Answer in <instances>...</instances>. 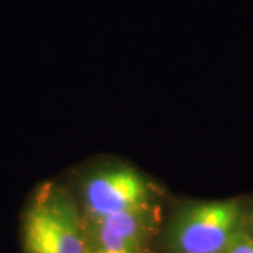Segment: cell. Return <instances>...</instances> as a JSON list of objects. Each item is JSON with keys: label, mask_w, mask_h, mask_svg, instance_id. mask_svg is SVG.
Returning a JSON list of instances; mask_svg holds the SVG:
<instances>
[{"label": "cell", "mask_w": 253, "mask_h": 253, "mask_svg": "<svg viewBox=\"0 0 253 253\" xmlns=\"http://www.w3.org/2000/svg\"><path fill=\"white\" fill-rule=\"evenodd\" d=\"M224 253H253V237L243 229L230 243Z\"/></svg>", "instance_id": "5"}, {"label": "cell", "mask_w": 253, "mask_h": 253, "mask_svg": "<svg viewBox=\"0 0 253 253\" xmlns=\"http://www.w3.org/2000/svg\"><path fill=\"white\" fill-rule=\"evenodd\" d=\"M250 235H251V236H252V237H253V233H250Z\"/></svg>", "instance_id": "6"}, {"label": "cell", "mask_w": 253, "mask_h": 253, "mask_svg": "<svg viewBox=\"0 0 253 253\" xmlns=\"http://www.w3.org/2000/svg\"><path fill=\"white\" fill-rule=\"evenodd\" d=\"M244 219L237 199L185 205L170 223L168 245L173 253H224L244 229Z\"/></svg>", "instance_id": "2"}, {"label": "cell", "mask_w": 253, "mask_h": 253, "mask_svg": "<svg viewBox=\"0 0 253 253\" xmlns=\"http://www.w3.org/2000/svg\"><path fill=\"white\" fill-rule=\"evenodd\" d=\"M87 253H150V243L160 224L156 205L100 219L84 217Z\"/></svg>", "instance_id": "4"}, {"label": "cell", "mask_w": 253, "mask_h": 253, "mask_svg": "<svg viewBox=\"0 0 253 253\" xmlns=\"http://www.w3.org/2000/svg\"><path fill=\"white\" fill-rule=\"evenodd\" d=\"M28 253H87L82 211L72 195L55 183L40 186L24 219Z\"/></svg>", "instance_id": "1"}, {"label": "cell", "mask_w": 253, "mask_h": 253, "mask_svg": "<svg viewBox=\"0 0 253 253\" xmlns=\"http://www.w3.org/2000/svg\"><path fill=\"white\" fill-rule=\"evenodd\" d=\"M154 203L150 182L130 166L112 163L95 169L82 186V214L100 219Z\"/></svg>", "instance_id": "3"}]
</instances>
